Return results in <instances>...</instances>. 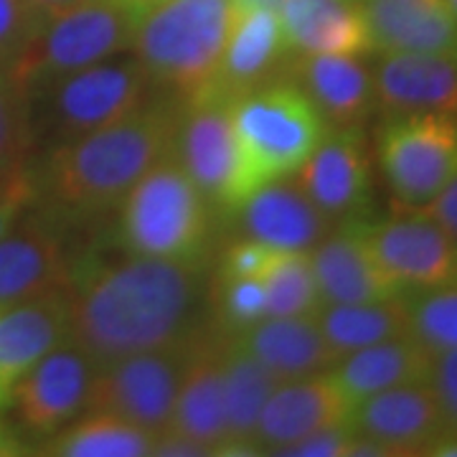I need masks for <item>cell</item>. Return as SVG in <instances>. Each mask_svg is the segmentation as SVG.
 Segmentation results:
<instances>
[{"label":"cell","instance_id":"1","mask_svg":"<svg viewBox=\"0 0 457 457\" xmlns=\"http://www.w3.org/2000/svg\"><path fill=\"white\" fill-rule=\"evenodd\" d=\"M120 249V246H117ZM110 260L102 249L71 257V338L95 363L188 341L209 318L204 264L137 257L125 249Z\"/></svg>","mask_w":457,"mask_h":457},{"label":"cell","instance_id":"2","mask_svg":"<svg viewBox=\"0 0 457 457\" xmlns=\"http://www.w3.org/2000/svg\"><path fill=\"white\" fill-rule=\"evenodd\" d=\"M179 120V107L147 102L120 122L51 147L44 163L31 165V206L59 227L114 212L147 170L173 158Z\"/></svg>","mask_w":457,"mask_h":457},{"label":"cell","instance_id":"3","mask_svg":"<svg viewBox=\"0 0 457 457\" xmlns=\"http://www.w3.org/2000/svg\"><path fill=\"white\" fill-rule=\"evenodd\" d=\"M231 21V0H165L137 21L135 59L155 87L183 102L201 97L219 71Z\"/></svg>","mask_w":457,"mask_h":457},{"label":"cell","instance_id":"4","mask_svg":"<svg viewBox=\"0 0 457 457\" xmlns=\"http://www.w3.org/2000/svg\"><path fill=\"white\" fill-rule=\"evenodd\" d=\"M114 245L137 257L204 264L212 245V204L173 158L147 170L117 206Z\"/></svg>","mask_w":457,"mask_h":457},{"label":"cell","instance_id":"5","mask_svg":"<svg viewBox=\"0 0 457 457\" xmlns=\"http://www.w3.org/2000/svg\"><path fill=\"white\" fill-rule=\"evenodd\" d=\"M153 79L135 56H112L31 92L29 122L36 150L102 130L150 102Z\"/></svg>","mask_w":457,"mask_h":457},{"label":"cell","instance_id":"6","mask_svg":"<svg viewBox=\"0 0 457 457\" xmlns=\"http://www.w3.org/2000/svg\"><path fill=\"white\" fill-rule=\"evenodd\" d=\"M249 196L308 163L328 132L326 120L293 82H272L228 104Z\"/></svg>","mask_w":457,"mask_h":457},{"label":"cell","instance_id":"7","mask_svg":"<svg viewBox=\"0 0 457 457\" xmlns=\"http://www.w3.org/2000/svg\"><path fill=\"white\" fill-rule=\"evenodd\" d=\"M140 16L122 0H84L44 16L8 74L18 89L31 92L132 49Z\"/></svg>","mask_w":457,"mask_h":457},{"label":"cell","instance_id":"8","mask_svg":"<svg viewBox=\"0 0 457 457\" xmlns=\"http://www.w3.org/2000/svg\"><path fill=\"white\" fill-rule=\"evenodd\" d=\"M378 163L404 209H427L457 179V114L386 117Z\"/></svg>","mask_w":457,"mask_h":457},{"label":"cell","instance_id":"9","mask_svg":"<svg viewBox=\"0 0 457 457\" xmlns=\"http://www.w3.org/2000/svg\"><path fill=\"white\" fill-rule=\"evenodd\" d=\"M173 161L196 183L213 213L228 216L245 206L249 191L227 102L196 97L180 107Z\"/></svg>","mask_w":457,"mask_h":457},{"label":"cell","instance_id":"10","mask_svg":"<svg viewBox=\"0 0 457 457\" xmlns=\"http://www.w3.org/2000/svg\"><path fill=\"white\" fill-rule=\"evenodd\" d=\"M198 333V330H196ZM188 341L155 351H140L99 363L89 394V411H107L161 435L170 425Z\"/></svg>","mask_w":457,"mask_h":457},{"label":"cell","instance_id":"11","mask_svg":"<svg viewBox=\"0 0 457 457\" xmlns=\"http://www.w3.org/2000/svg\"><path fill=\"white\" fill-rule=\"evenodd\" d=\"M97 363L71 341L62 343L13 386L5 407L13 409L18 429L44 445L89 411Z\"/></svg>","mask_w":457,"mask_h":457},{"label":"cell","instance_id":"12","mask_svg":"<svg viewBox=\"0 0 457 457\" xmlns=\"http://www.w3.org/2000/svg\"><path fill=\"white\" fill-rule=\"evenodd\" d=\"M356 221L376 264L399 295L457 282V245L425 209H404L374 224Z\"/></svg>","mask_w":457,"mask_h":457},{"label":"cell","instance_id":"13","mask_svg":"<svg viewBox=\"0 0 457 457\" xmlns=\"http://www.w3.org/2000/svg\"><path fill=\"white\" fill-rule=\"evenodd\" d=\"M295 176L330 224L356 221L371 196V165L359 128H330Z\"/></svg>","mask_w":457,"mask_h":457},{"label":"cell","instance_id":"14","mask_svg":"<svg viewBox=\"0 0 457 457\" xmlns=\"http://www.w3.org/2000/svg\"><path fill=\"white\" fill-rule=\"evenodd\" d=\"M69 264L62 227L36 209L23 213L0 237V311L66 287Z\"/></svg>","mask_w":457,"mask_h":457},{"label":"cell","instance_id":"15","mask_svg":"<svg viewBox=\"0 0 457 457\" xmlns=\"http://www.w3.org/2000/svg\"><path fill=\"white\" fill-rule=\"evenodd\" d=\"M287 59L290 49L285 44L279 13L264 8H234L221 64L212 87L201 97L221 99L231 104L249 92L272 84V79H285Z\"/></svg>","mask_w":457,"mask_h":457},{"label":"cell","instance_id":"16","mask_svg":"<svg viewBox=\"0 0 457 457\" xmlns=\"http://www.w3.org/2000/svg\"><path fill=\"white\" fill-rule=\"evenodd\" d=\"M228 341L231 338L216 330L212 320L191 336L179 399L168 425V429L188 435L201 445L212 447L213 455H219V447L227 440L224 351Z\"/></svg>","mask_w":457,"mask_h":457},{"label":"cell","instance_id":"17","mask_svg":"<svg viewBox=\"0 0 457 457\" xmlns=\"http://www.w3.org/2000/svg\"><path fill=\"white\" fill-rule=\"evenodd\" d=\"M71 338L66 287L0 311V409L18 381L54 348Z\"/></svg>","mask_w":457,"mask_h":457},{"label":"cell","instance_id":"18","mask_svg":"<svg viewBox=\"0 0 457 457\" xmlns=\"http://www.w3.org/2000/svg\"><path fill=\"white\" fill-rule=\"evenodd\" d=\"M371 71L384 117L457 114V54H381Z\"/></svg>","mask_w":457,"mask_h":457},{"label":"cell","instance_id":"19","mask_svg":"<svg viewBox=\"0 0 457 457\" xmlns=\"http://www.w3.org/2000/svg\"><path fill=\"white\" fill-rule=\"evenodd\" d=\"M348 425L392 450V455H427L445 435L440 407L427 381L378 392L351 409Z\"/></svg>","mask_w":457,"mask_h":457},{"label":"cell","instance_id":"20","mask_svg":"<svg viewBox=\"0 0 457 457\" xmlns=\"http://www.w3.org/2000/svg\"><path fill=\"white\" fill-rule=\"evenodd\" d=\"M285 79L305 92L330 128H359L376 110L374 71L348 54H295Z\"/></svg>","mask_w":457,"mask_h":457},{"label":"cell","instance_id":"21","mask_svg":"<svg viewBox=\"0 0 457 457\" xmlns=\"http://www.w3.org/2000/svg\"><path fill=\"white\" fill-rule=\"evenodd\" d=\"M351 407L330 374H315L279 384L262 409L252 435L254 455H279L287 445L328 425L348 422Z\"/></svg>","mask_w":457,"mask_h":457},{"label":"cell","instance_id":"22","mask_svg":"<svg viewBox=\"0 0 457 457\" xmlns=\"http://www.w3.org/2000/svg\"><path fill=\"white\" fill-rule=\"evenodd\" d=\"M369 51L457 54V18L445 0H359Z\"/></svg>","mask_w":457,"mask_h":457},{"label":"cell","instance_id":"23","mask_svg":"<svg viewBox=\"0 0 457 457\" xmlns=\"http://www.w3.org/2000/svg\"><path fill=\"white\" fill-rule=\"evenodd\" d=\"M242 213L245 237L279 252H312L328 237V221L308 194L287 179L272 180L246 198Z\"/></svg>","mask_w":457,"mask_h":457},{"label":"cell","instance_id":"24","mask_svg":"<svg viewBox=\"0 0 457 457\" xmlns=\"http://www.w3.org/2000/svg\"><path fill=\"white\" fill-rule=\"evenodd\" d=\"M311 262L323 305L374 303L399 295L376 264L359 221H345L341 231L326 237L311 252Z\"/></svg>","mask_w":457,"mask_h":457},{"label":"cell","instance_id":"25","mask_svg":"<svg viewBox=\"0 0 457 457\" xmlns=\"http://www.w3.org/2000/svg\"><path fill=\"white\" fill-rule=\"evenodd\" d=\"M234 341L260 361L279 384L326 374L338 363V356L333 353V348L328 345L315 323V315H303V318L267 315L260 323L246 328Z\"/></svg>","mask_w":457,"mask_h":457},{"label":"cell","instance_id":"26","mask_svg":"<svg viewBox=\"0 0 457 457\" xmlns=\"http://www.w3.org/2000/svg\"><path fill=\"white\" fill-rule=\"evenodd\" d=\"M429 356L432 353L422 343L411 333H404L343 356L328 374L345 399V404L353 409L378 392L402 384L427 381Z\"/></svg>","mask_w":457,"mask_h":457},{"label":"cell","instance_id":"27","mask_svg":"<svg viewBox=\"0 0 457 457\" xmlns=\"http://www.w3.org/2000/svg\"><path fill=\"white\" fill-rule=\"evenodd\" d=\"M279 23L290 54L369 51V33L356 0H285Z\"/></svg>","mask_w":457,"mask_h":457},{"label":"cell","instance_id":"28","mask_svg":"<svg viewBox=\"0 0 457 457\" xmlns=\"http://www.w3.org/2000/svg\"><path fill=\"white\" fill-rule=\"evenodd\" d=\"M279 381L260 361L239 343H227L224 351V425L227 440L219 447V455H254L252 435L260 422V414L270 394Z\"/></svg>","mask_w":457,"mask_h":457},{"label":"cell","instance_id":"29","mask_svg":"<svg viewBox=\"0 0 457 457\" xmlns=\"http://www.w3.org/2000/svg\"><path fill=\"white\" fill-rule=\"evenodd\" d=\"M315 323L338 359L366 345L409 333L407 308L402 295L374 303L323 305L315 312Z\"/></svg>","mask_w":457,"mask_h":457},{"label":"cell","instance_id":"30","mask_svg":"<svg viewBox=\"0 0 457 457\" xmlns=\"http://www.w3.org/2000/svg\"><path fill=\"white\" fill-rule=\"evenodd\" d=\"M155 435L107 411H87L41 447L56 457H145Z\"/></svg>","mask_w":457,"mask_h":457},{"label":"cell","instance_id":"31","mask_svg":"<svg viewBox=\"0 0 457 457\" xmlns=\"http://www.w3.org/2000/svg\"><path fill=\"white\" fill-rule=\"evenodd\" d=\"M262 282L267 290V315L272 318H303L323 308L311 252H279Z\"/></svg>","mask_w":457,"mask_h":457},{"label":"cell","instance_id":"32","mask_svg":"<svg viewBox=\"0 0 457 457\" xmlns=\"http://www.w3.org/2000/svg\"><path fill=\"white\" fill-rule=\"evenodd\" d=\"M402 300H404V308H407L409 333L422 343L429 353H435V351H455L457 282L404 293Z\"/></svg>","mask_w":457,"mask_h":457},{"label":"cell","instance_id":"33","mask_svg":"<svg viewBox=\"0 0 457 457\" xmlns=\"http://www.w3.org/2000/svg\"><path fill=\"white\" fill-rule=\"evenodd\" d=\"M209 318L227 338L267 318V290L260 278H221L209 287Z\"/></svg>","mask_w":457,"mask_h":457},{"label":"cell","instance_id":"34","mask_svg":"<svg viewBox=\"0 0 457 457\" xmlns=\"http://www.w3.org/2000/svg\"><path fill=\"white\" fill-rule=\"evenodd\" d=\"M33 153L36 143L26 95L11 79L8 69H0V183L29 168Z\"/></svg>","mask_w":457,"mask_h":457},{"label":"cell","instance_id":"35","mask_svg":"<svg viewBox=\"0 0 457 457\" xmlns=\"http://www.w3.org/2000/svg\"><path fill=\"white\" fill-rule=\"evenodd\" d=\"M41 21L29 0H0V69H11Z\"/></svg>","mask_w":457,"mask_h":457},{"label":"cell","instance_id":"36","mask_svg":"<svg viewBox=\"0 0 457 457\" xmlns=\"http://www.w3.org/2000/svg\"><path fill=\"white\" fill-rule=\"evenodd\" d=\"M427 386L432 389L440 407L445 435H457V348L435 351L429 356Z\"/></svg>","mask_w":457,"mask_h":457},{"label":"cell","instance_id":"37","mask_svg":"<svg viewBox=\"0 0 457 457\" xmlns=\"http://www.w3.org/2000/svg\"><path fill=\"white\" fill-rule=\"evenodd\" d=\"M279 257V249L262 245L252 237L237 239L224 249L219 260V275L221 278H264L267 270Z\"/></svg>","mask_w":457,"mask_h":457},{"label":"cell","instance_id":"38","mask_svg":"<svg viewBox=\"0 0 457 457\" xmlns=\"http://www.w3.org/2000/svg\"><path fill=\"white\" fill-rule=\"evenodd\" d=\"M353 427L348 422L338 425H328L315 429L311 435L300 437L293 445H287L285 450H279V455L287 457H345L348 447L353 442Z\"/></svg>","mask_w":457,"mask_h":457},{"label":"cell","instance_id":"39","mask_svg":"<svg viewBox=\"0 0 457 457\" xmlns=\"http://www.w3.org/2000/svg\"><path fill=\"white\" fill-rule=\"evenodd\" d=\"M33 198H36V186H33L31 165L0 183V237L31 209Z\"/></svg>","mask_w":457,"mask_h":457},{"label":"cell","instance_id":"40","mask_svg":"<svg viewBox=\"0 0 457 457\" xmlns=\"http://www.w3.org/2000/svg\"><path fill=\"white\" fill-rule=\"evenodd\" d=\"M153 455L158 457H204L213 455L212 447L201 445L194 437L188 435H180V432H173V429H163L161 435H155V442H153Z\"/></svg>","mask_w":457,"mask_h":457},{"label":"cell","instance_id":"41","mask_svg":"<svg viewBox=\"0 0 457 457\" xmlns=\"http://www.w3.org/2000/svg\"><path fill=\"white\" fill-rule=\"evenodd\" d=\"M457 245V179L425 209Z\"/></svg>","mask_w":457,"mask_h":457},{"label":"cell","instance_id":"42","mask_svg":"<svg viewBox=\"0 0 457 457\" xmlns=\"http://www.w3.org/2000/svg\"><path fill=\"white\" fill-rule=\"evenodd\" d=\"M23 455V442L18 440L16 432L11 427H5L0 422V457Z\"/></svg>","mask_w":457,"mask_h":457},{"label":"cell","instance_id":"43","mask_svg":"<svg viewBox=\"0 0 457 457\" xmlns=\"http://www.w3.org/2000/svg\"><path fill=\"white\" fill-rule=\"evenodd\" d=\"M29 3H31L41 16H51V13L66 11V8H71V5H79L84 0H29Z\"/></svg>","mask_w":457,"mask_h":457},{"label":"cell","instance_id":"44","mask_svg":"<svg viewBox=\"0 0 457 457\" xmlns=\"http://www.w3.org/2000/svg\"><path fill=\"white\" fill-rule=\"evenodd\" d=\"M427 455L457 457V435H442L440 440L427 450Z\"/></svg>","mask_w":457,"mask_h":457},{"label":"cell","instance_id":"45","mask_svg":"<svg viewBox=\"0 0 457 457\" xmlns=\"http://www.w3.org/2000/svg\"><path fill=\"white\" fill-rule=\"evenodd\" d=\"M237 11H252V8H264V11H275L279 13L285 0H231Z\"/></svg>","mask_w":457,"mask_h":457},{"label":"cell","instance_id":"46","mask_svg":"<svg viewBox=\"0 0 457 457\" xmlns=\"http://www.w3.org/2000/svg\"><path fill=\"white\" fill-rule=\"evenodd\" d=\"M122 3H125V5H130L137 16H143L145 11L155 8V5H161V3H165V0H122Z\"/></svg>","mask_w":457,"mask_h":457},{"label":"cell","instance_id":"47","mask_svg":"<svg viewBox=\"0 0 457 457\" xmlns=\"http://www.w3.org/2000/svg\"><path fill=\"white\" fill-rule=\"evenodd\" d=\"M445 3L450 5V11H453V13H455V18H457V0H445Z\"/></svg>","mask_w":457,"mask_h":457},{"label":"cell","instance_id":"48","mask_svg":"<svg viewBox=\"0 0 457 457\" xmlns=\"http://www.w3.org/2000/svg\"><path fill=\"white\" fill-rule=\"evenodd\" d=\"M356 3H359V0H356Z\"/></svg>","mask_w":457,"mask_h":457}]
</instances>
